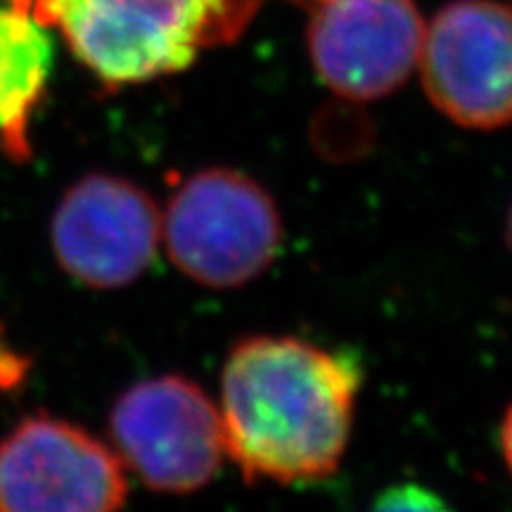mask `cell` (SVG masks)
<instances>
[{
  "instance_id": "7c38bea8",
  "label": "cell",
  "mask_w": 512,
  "mask_h": 512,
  "mask_svg": "<svg viewBox=\"0 0 512 512\" xmlns=\"http://www.w3.org/2000/svg\"><path fill=\"white\" fill-rule=\"evenodd\" d=\"M508 245H510V249H512V207H510V211H508Z\"/></svg>"
},
{
  "instance_id": "3957f363",
  "label": "cell",
  "mask_w": 512,
  "mask_h": 512,
  "mask_svg": "<svg viewBox=\"0 0 512 512\" xmlns=\"http://www.w3.org/2000/svg\"><path fill=\"white\" fill-rule=\"evenodd\" d=\"M162 245L183 275L211 290L259 278L283 245L278 204L235 169H202L162 211Z\"/></svg>"
},
{
  "instance_id": "52a82bcc",
  "label": "cell",
  "mask_w": 512,
  "mask_h": 512,
  "mask_svg": "<svg viewBox=\"0 0 512 512\" xmlns=\"http://www.w3.org/2000/svg\"><path fill=\"white\" fill-rule=\"evenodd\" d=\"M50 240L60 266L95 290L126 287L162 247V211L128 178L88 174L64 192Z\"/></svg>"
},
{
  "instance_id": "8992f818",
  "label": "cell",
  "mask_w": 512,
  "mask_h": 512,
  "mask_svg": "<svg viewBox=\"0 0 512 512\" xmlns=\"http://www.w3.org/2000/svg\"><path fill=\"white\" fill-rule=\"evenodd\" d=\"M126 496L117 451L79 425L31 415L0 441V510L107 512Z\"/></svg>"
},
{
  "instance_id": "4fadbf2b",
  "label": "cell",
  "mask_w": 512,
  "mask_h": 512,
  "mask_svg": "<svg viewBox=\"0 0 512 512\" xmlns=\"http://www.w3.org/2000/svg\"><path fill=\"white\" fill-rule=\"evenodd\" d=\"M297 3H302V5H309V3H311V0H297Z\"/></svg>"
},
{
  "instance_id": "6da1fadb",
  "label": "cell",
  "mask_w": 512,
  "mask_h": 512,
  "mask_svg": "<svg viewBox=\"0 0 512 512\" xmlns=\"http://www.w3.org/2000/svg\"><path fill=\"white\" fill-rule=\"evenodd\" d=\"M361 373L347 356L285 335L247 337L221 373L219 415L249 482H318L342 463Z\"/></svg>"
},
{
  "instance_id": "7a4b0ae2",
  "label": "cell",
  "mask_w": 512,
  "mask_h": 512,
  "mask_svg": "<svg viewBox=\"0 0 512 512\" xmlns=\"http://www.w3.org/2000/svg\"><path fill=\"white\" fill-rule=\"evenodd\" d=\"M110 88L185 72L207 50L245 34L264 0H10Z\"/></svg>"
},
{
  "instance_id": "5b68a950",
  "label": "cell",
  "mask_w": 512,
  "mask_h": 512,
  "mask_svg": "<svg viewBox=\"0 0 512 512\" xmlns=\"http://www.w3.org/2000/svg\"><path fill=\"white\" fill-rule=\"evenodd\" d=\"M418 69L427 98L453 124L477 131L512 124V5H444L425 24Z\"/></svg>"
},
{
  "instance_id": "277c9868",
  "label": "cell",
  "mask_w": 512,
  "mask_h": 512,
  "mask_svg": "<svg viewBox=\"0 0 512 512\" xmlns=\"http://www.w3.org/2000/svg\"><path fill=\"white\" fill-rule=\"evenodd\" d=\"M110 434L126 470L162 494L202 489L226 458L219 406L181 375L128 387L112 408Z\"/></svg>"
},
{
  "instance_id": "8fae6325",
  "label": "cell",
  "mask_w": 512,
  "mask_h": 512,
  "mask_svg": "<svg viewBox=\"0 0 512 512\" xmlns=\"http://www.w3.org/2000/svg\"><path fill=\"white\" fill-rule=\"evenodd\" d=\"M501 451H503L505 463H508L512 472V406L508 408V413H505L503 425H501Z\"/></svg>"
},
{
  "instance_id": "ba28073f",
  "label": "cell",
  "mask_w": 512,
  "mask_h": 512,
  "mask_svg": "<svg viewBox=\"0 0 512 512\" xmlns=\"http://www.w3.org/2000/svg\"><path fill=\"white\" fill-rule=\"evenodd\" d=\"M309 53L339 98L392 95L418 69L425 19L413 0H311Z\"/></svg>"
},
{
  "instance_id": "30bf717a",
  "label": "cell",
  "mask_w": 512,
  "mask_h": 512,
  "mask_svg": "<svg viewBox=\"0 0 512 512\" xmlns=\"http://www.w3.org/2000/svg\"><path fill=\"white\" fill-rule=\"evenodd\" d=\"M439 501L432 491L420 489V486H399V489L387 491L380 501H377V508L387 510H425V508H437Z\"/></svg>"
},
{
  "instance_id": "9c48e42d",
  "label": "cell",
  "mask_w": 512,
  "mask_h": 512,
  "mask_svg": "<svg viewBox=\"0 0 512 512\" xmlns=\"http://www.w3.org/2000/svg\"><path fill=\"white\" fill-rule=\"evenodd\" d=\"M53 72L48 27L22 5L0 8V147L15 162L31 157L29 128Z\"/></svg>"
}]
</instances>
